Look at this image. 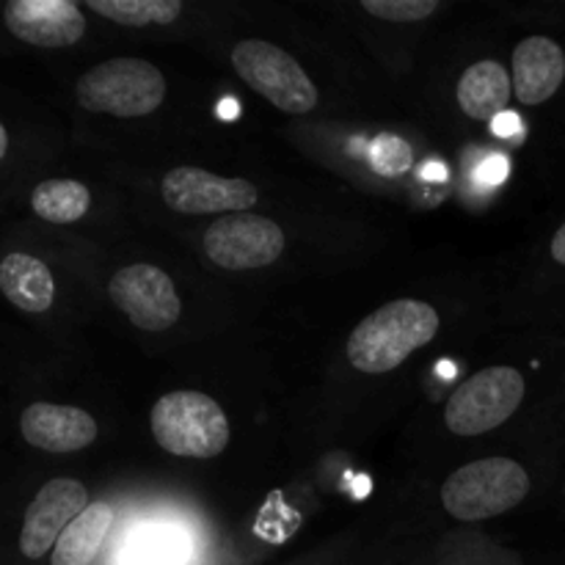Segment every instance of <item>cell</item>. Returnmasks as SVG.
Instances as JSON below:
<instances>
[{
  "label": "cell",
  "instance_id": "obj_1",
  "mask_svg": "<svg viewBox=\"0 0 565 565\" xmlns=\"http://www.w3.org/2000/svg\"><path fill=\"white\" fill-rule=\"evenodd\" d=\"M439 331V312L425 301H392L353 329L348 359L356 370L384 375L428 345Z\"/></svg>",
  "mask_w": 565,
  "mask_h": 565
},
{
  "label": "cell",
  "instance_id": "obj_2",
  "mask_svg": "<svg viewBox=\"0 0 565 565\" xmlns=\"http://www.w3.org/2000/svg\"><path fill=\"white\" fill-rule=\"evenodd\" d=\"M154 441L180 458H215L230 445V419L202 392H169L152 408Z\"/></svg>",
  "mask_w": 565,
  "mask_h": 565
},
{
  "label": "cell",
  "instance_id": "obj_3",
  "mask_svg": "<svg viewBox=\"0 0 565 565\" xmlns=\"http://www.w3.org/2000/svg\"><path fill=\"white\" fill-rule=\"evenodd\" d=\"M530 478L511 458H486L461 467L447 478L441 505L461 522H486L508 513L527 497Z\"/></svg>",
  "mask_w": 565,
  "mask_h": 565
},
{
  "label": "cell",
  "instance_id": "obj_4",
  "mask_svg": "<svg viewBox=\"0 0 565 565\" xmlns=\"http://www.w3.org/2000/svg\"><path fill=\"white\" fill-rule=\"evenodd\" d=\"M163 97V75L158 66L141 58L105 61L77 81V103L83 108L121 119L152 114Z\"/></svg>",
  "mask_w": 565,
  "mask_h": 565
},
{
  "label": "cell",
  "instance_id": "obj_5",
  "mask_svg": "<svg viewBox=\"0 0 565 565\" xmlns=\"http://www.w3.org/2000/svg\"><path fill=\"white\" fill-rule=\"evenodd\" d=\"M524 397V375L513 367H486L463 381L447 401L445 423L456 436H480L516 414Z\"/></svg>",
  "mask_w": 565,
  "mask_h": 565
},
{
  "label": "cell",
  "instance_id": "obj_6",
  "mask_svg": "<svg viewBox=\"0 0 565 565\" xmlns=\"http://www.w3.org/2000/svg\"><path fill=\"white\" fill-rule=\"evenodd\" d=\"M237 75L287 114H307L318 105V88L292 55L263 39H248L232 50Z\"/></svg>",
  "mask_w": 565,
  "mask_h": 565
},
{
  "label": "cell",
  "instance_id": "obj_7",
  "mask_svg": "<svg viewBox=\"0 0 565 565\" xmlns=\"http://www.w3.org/2000/svg\"><path fill=\"white\" fill-rule=\"evenodd\" d=\"M204 252L224 270L265 268L285 252V232L263 215H221L204 232Z\"/></svg>",
  "mask_w": 565,
  "mask_h": 565
},
{
  "label": "cell",
  "instance_id": "obj_8",
  "mask_svg": "<svg viewBox=\"0 0 565 565\" xmlns=\"http://www.w3.org/2000/svg\"><path fill=\"white\" fill-rule=\"evenodd\" d=\"M116 307L143 331H166L180 320V296L169 274L147 263L127 265L110 279Z\"/></svg>",
  "mask_w": 565,
  "mask_h": 565
},
{
  "label": "cell",
  "instance_id": "obj_9",
  "mask_svg": "<svg viewBox=\"0 0 565 565\" xmlns=\"http://www.w3.org/2000/svg\"><path fill=\"white\" fill-rule=\"evenodd\" d=\"M163 202L177 213H246L257 202V188L235 177H218L196 166H180L163 177Z\"/></svg>",
  "mask_w": 565,
  "mask_h": 565
},
{
  "label": "cell",
  "instance_id": "obj_10",
  "mask_svg": "<svg viewBox=\"0 0 565 565\" xmlns=\"http://www.w3.org/2000/svg\"><path fill=\"white\" fill-rule=\"evenodd\" d=\"M88 508V491L72 478H55L42 486L22 519L20 552L28 561H39L55 550L61 535Z\"/></svg>",
  "mask_w": 565,
  "mask_h": 565
},
{
  "label": "cell",
  "instance_id": "obj_11",
  "mask_svg": "<svg viewBox=\"0 0 565 565\" xmlns=\"http://www.w3.org/2000/svg\"><path fill=\"white\" fill-rule=\"evenodd\" d=\"M3 22L17 39L39 47H70L86 33V17L72 0H11Z\"/></svg>",
  "mask_w": 565,
  "mask_h": 565
},
{
  "label": "cell",
  "instance_id": "obj_12",
  "mask_svg": "<svg viewBox=\"0 0 565 565\" xmlns=\"http://www.w3.org/2000/svg\"><path fill=\"white\" fill-rule=\"evenodd\" d=\"M22 439L44 452H77L97 439V423L88 412L53 403H33L22 412Z\"/></svg>",
  "mask_w": 565,
  "mask_h": 565
},
{
  "label": "cell",
  "instance_id": "obj_13",
  "mask_svg": "<svg viewBox=\"0 0 565 565\" xmlns=\"http://www.w3.org/2000/svg\"><path fill=\"white\" fill-rule=\"evenodd\" d=\"M565 55L561 44L544 36H530L513 50V94L524 105H541L561 88Z\"/></svg>",
  "mask_w": 565,
  "mask_h": 565
},
{
  "label": "cell",
  "instance_id": "obj_14",
  "mask_svg": "<svg viewBox=\"0 0 565 565\" xmlns=\"http://www.w3.org/2000/svg\"><path fill=\"white\" fill-rule=\"evenodd\" d=\"M511 94L513 83L508 70L497 61H478L458 81V105L463 114L478 121H494L497 116L505 114Z\"/></svg>",
  "mask_w": 565,
  "mask_h": 565
},
{
  "label": "cell",
  "instance_id": "obj_15",
  "mask_svg": "<svg viewBox=\"0 0 565 565\" xmlns=\"http://www.w3.org/2000/svg\"><path fill=\"white\" fill-rule=\"evenodd\" d=\"M0 290L22 312H44L53 307L55 285L47 265L28 254H9L0 263Z\"/></svg>",
  "mask_w": 565,
  "mask_h": 565
},
{
  "label": "cell",
  "instance_id": "obj_16",
  "mask_svg": "<svg viewBox=\"0 0 565 565\" xmlns=\"http://www.w3.org/2000/svg\"><path fill=\"white\" fill-rule=\"evenodd\" d=\"M114 524V511L105 502L88 505L75 522L66 527L53 550V565H88L103 550Z\"/></svg>",
  "mask_w": 565,
  "mask_h": 565
},
{
  "label": "cell",
  "instance_id": "obj_17",
  "mask_svg": "<svg viewBox=\"0 0 565 565\" xmlns=\"http://www.w3.org/2000/svg\"><path fill=\"white\" fill-rule=\"evenodd\" d=\"M39 218L50 224H75L92 207V193L75 180H44L31 196Z\"/></svg>",
  "mask_w": 565,
  "mask_h": 565
},
{
  "label": "cell",
  "instance_id": "obj_18",
  "mask_svg": "<svg viewBox=\"0 0 565 565\" xmlns=\"http://www.w3.org/2000/svg\"><path fill=\"white\" fill-rule=\"evenodd\" d=\"M88 9L119 25H166L182 14L180 0H88Z\"/></svg>",
  "mask_w": 565,
  "mask_h": 565
},
{
  "label": "cell",
  "instance_id": "obj_19",
  "mask_svg": "<svg viewBox=\"0 0 565 565\" xmlns=\"http://www.w3.org/2000/svg\"><path fill=\"white\" fill-rule=\"evenodd\" d=\"M370 166L379 171L381 177H401L412 169L414 152L408 147V141H403L401 136H392V132H384V136L375 138L370 143Z\"/></svg>",
  "mask_w": 565,
  "mask_h": 565
},
{
  "label": "cell",
  "instance_id": "obj_20",
  "mask_svg": "<svg viewBox=\"0 0 565 565\" xmlns=\"http://www.w3.org/2000/svg\"><path fill=\"white\" fill-rule=\"evenodd\" d=\"M362 9L390 22H417L439 9L436 0H362Z\"/></svg>",
  "mask_w": 565,
  "mask_h": 565
},
{
  "label": "cell",
  "instance_id": "obj_21",
  "mask_svg": "<svg viewBox=\"0 0 565 565\" xmlns=\"http://www.w3.org/2000/svg\"><path fill=\"white\" fill-rule=\"evenodd\" d=\"M177 546H174V539H169V535H154V539H149L147 544L138 550V557H136V565H174L180 563V555H177Z\"/></svg>",
  "mask_w": 565,
  "mask_h": 565
},
{
  "label": "cell",
  "instance_id": "obj_22",
  "mask_svg": "<svg viewBox=\"0 0 565 565\" xmlns=\"http://www.w3.org/2000/svg\"><path fill=\"white\" fill-rule=\"evenodd\" d=\"M508 171H511L508 158H502V154L494 152L489 154L478 169H475V180H478L480 185H500V182L508 177Z\"/></svg>",
  "mask_w": 565,
  "mask_h": 565
},
{
  "label": "cell",
  "instance_id": "obj_23",
  "mask_svg": "<svg viewBox=\"0 0 565 565\" xmlns=\"http://www.w3.org/2000/svg\"><path fill=\"white\" fill-rule=\"evenodd\" d=\"M491 127H494V132L500 138H511L516 136V132H522V119H519L513 110H505V114H500L494 121H491Z\"/></svg>",
  "mask_w": 565,
  "mask_h": 565
},
{
  "label": "cell",
  "instance_id": "obj_24",
  "mask_svg": "<svg viewBox=\"0 0 565 565\" xmlns=\"http://www.w3.org/2000/svg\"><path fill=\"white\" fill-rule=\"evenodd\" d=\"M552 257H555L561 265H565V224L557 230L555 241H552Z\"/></svg>",
  "mask_w": 565,
  "mask_h": 565
},
{
  "label": "cell",
  "instance_id": "obj_25",
  "mask_svg": "<svg viewBox=\"0 0 565 565\" xmlns=\"http://www.w3.org/2000/svg\"><path fill=\"white\" fill-rule=\"evenodd\" d=\"M419 177H425V180H445V166H441V163H428V166H423V171H419Z\"/></svg>",
  "mask_w": 565,
  "mask_h": 565
},
{
  "label": "cell",
  "instance_id": "obj_26",
  "mask_svg": "<svg viewBox=\"0 0 565 565\" xmlns=\"http://www.w3.org/2000/svg\"><path fill=\"white\" fill-rule=\"evenodd\" d=\"M235 110H237L235 99H226V103L218 105V114L226 116V119H235Z\"/></svg>",
  "mask_w": 565,
  "mask_h": 565
},
{
  "label": "cell",
  "instance_id": "obj_27",
  "mask_svg": "<svg viewBox=\"0 0 565 565\" xmlns=\"http://www.w3.org/2000/svg\"><path fill=\"white\" fill-rule=\"evenodd\" d=\"M6 152H9V136H6V130L0 127V158H6Z\"/></svg>",
  "mask_w": 565,
  "mask_h": 565
},
{
  "label": "cell",
  "instance_id": "obj_28",
  "mask_svg": "<svg viewBox=\"0 0 565 565\" xmlns=\"http://www.w3.org/2000/svg\"><path fill=\"white\" fill-rule=\"evenodd\" d=\"M439 373H445V379H450V375L456 373V367H452V364H441V367H439Z\"/></svg>",
  "mask_w": 565,
  "mask_h": 565
}]
</instances>
